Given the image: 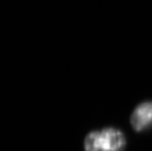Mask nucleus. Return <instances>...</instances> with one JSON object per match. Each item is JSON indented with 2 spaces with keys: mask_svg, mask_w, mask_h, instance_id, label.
<instances>
[{
  "mask_svg": "<svg viewBox=\"0 0 152 151\" xmlns=\"http://www.w3.org/2000/svg\"><path fill=\"white\" fill-rule=\"evenodd\" d=\"M131 127L137 133L152 126V101H145L135 107L130 117Z\"/></svg>",
  "mask_w": 152,
  "mask_h": 151,
  "instance_id": "nucleus-2",
  "label": "nucleus"
},
{
  "mask_svg": "<svg viewBox=\"0 0 152 151\" xmlns=\"http://www.w3.org/2000/svg\"><path fill=\"white\" fill-rule=\"evenodd\" d=\"M100 151H124L126 138L121 130L106 127L99 130Z\"/></svg>",
  "mask_w": 152,
  "mask_h": 151,
  "instance_id": "nucleus-1",
  "label": "nucleus"
},
{
  "mask_svg": "<svg viewBox=\"0 0 152 151\" xmlns=\"http://www.w3.org/2000/svg\"><path fill=\"white\" fill-rule=\"evenodd\" d=\"M85 151H100L99 141V130H93L88 133L84 139Z\"/></svg>",
  "mask_w": 152,
  "mask_h": 151,
  "instance_id": "nucleus-3",
  "label": "nucleus"
}]
</instances>
